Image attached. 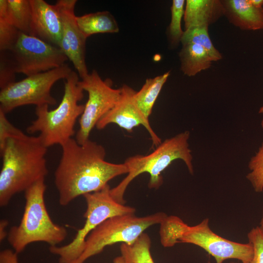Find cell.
Masks as SVG:
<instances>
[{"label":"cell","mask_w":263,"mask_h":263,"mask_svg":"<svg viewBox=\"0 0 263 263\" xmlns=\"http://www.w3.org/2000/svg\"><path fill=\"white\" fill-rule=\"evenodd\" d=\"M208 27H196L185 30L181 43H192L203 47L209 54L213 61L222 59V55L213 44L208 32Z\"/></svg>","instance_id":"22"},{"label":"cell","mask_w":263,"mask_h":263,"mask_svg":"<svg viewBox=\"0 0 263 263\" xmlns=\"http://www.w3.org/2000/svg\"><path fill=\"white\" fill-rule=\"evenodd\" d=\"M0 17L20 32L30 35L32 10L30 0H0Z\"/></svg>","instance_id":"18"},{"label":"cell","mask_w":263,"mask_h":263,"mask_svg":"<svg viewBox=\"0 0 263 263\" xmlns=\"http://www.w3.org/2000/svg\"><path fill=\"white\" fill-rule=\"evenodd\" d=\"M6 51L16 73L27 76L59 67L68 59L59 47L21 32L15 44Z\"/></svg>","instance_id":"11"},{"label":"cell","mask_w":263,"mask_h":263,"mask_svg":"<svg viewBox=\"0 0 263 263\" xmlns=\"http://www.w3.org/2000/svg\"><path fill=\"white\" fill-rule=\"evenodd\" d=\"M46 189L45 179H42L24 191L25 205L22 219L19 225L12 226L7 235L8 242L17 254L32 243L42 242L50 246H56L67 236L66 229L55 224L47 210Z\"/></svg>","instance_id":"5"},{"label":"cell","mask_w":263,"mask_h":263,"mask_svg":"<svg viewBox=\"0 0 263 263\" xmlns=\"http://www.w3.org/2000/svg\"><path fill=\"white\" fill-rule=\"evenodd\" d=\"M109 185L102 189L84 195L87 208L84 214L86 221L77 230L75 238L68 244L61 246H50L49 250L59 257V263H74L82 253L89 234L107 219L113 216L134 214V208L125 206L115 200Z\"/></svg>","instance_id":"7"},{"label":"cell","mask_w":263,"mask_h":263,"mask_svg":"<svg viewBox=\"0 0 263 263\" xmlns=\"http://www.w3.org/2000/svg\"><path fill=\"white\" fill-rule=\"evenodd\" d=\"M248 167L250 171L246 176L247 179L256 192H263V142Z\"/></svg>","instance_id":"24"},{"label":"cell","mask_w":263,"mask_h":263,"mask_svg":"<svg viewBox=\"0 0 263 263\" xmlns=\"http://www.w3.org/2000/svg\"><path fill=\"white\" fill-rule=\"evenodd\" d=\"M47 148L39 136L24 135L7 139L0 151V206H6L16 194L25 191L48 173Z\"/></svg>","instance_id":"2"},{"label":"cell","mask_w":263,"mask_h":263,"mask_svg":"<svg viewBox=\"0 0 263 263\" xmlns=\"http://www.w3.org/2000/svg\"><path fill=\"white\" fill-rule=\"evenodd\" d=\"M167 216L164 213L158 212L144 217L130 214L107 219L89 234L82 253L74 263H84L101 253L105 247L117 243L133 244L146 229L160 224Z\"/></svg>","instance_id":"8"},{"label":"cell","mask_w":263,"mask_h":263,"mask_svg":"<svg viewBox=\"0 0 263 263\" xmlns=\"http://www.w3.org/2000/svg\"><path fill=\"white\" fill-rule=\"evenodd\" d=\"M224 16L243 30L263 29V8H257L249 0H221Z\"/></svg>","instance_id":"15"},{"label":"cell","mask_w":263,"mask_h":263,"mask_svg":"<svg viewBox=\"0 0 263 263\" xmlns=\"http://www.w3.org/2000/svg\"><path fill=\"white\" fill-rule=\"evenodd\" d=\"M32 20L30 35L59 48L62 24L58 9L43 0H30Z\"/></svg>","instance_id":"14"},{"label":"cell","mask_w":263,"mask_h":263,"mask_svg":"<svg viewBox=\"0 0 263 263\" xmlns=\"http://www.w3.org/2000/svg\"><path fill=\"white\" fill-rule=\"evenodd\" d=\"M260 227L263 230V209L262 211V216L260 222Z\"/></svg>","instance_id":"32"},{"label":"cell","mask_w":263,"mask_h":263,"mask_svg":"<svg viewBox=\"0 0 263 263\" xmlns=\"http://www.w3.org/2000/svg\"><path fill=\"white\" fill-rule=\"evenodd\" d=\"M61 148L55 183L62 206L68 205L79 196L98 191L113 178L128 173L124 163L106 161L104 147L90 139L79 144L72 138Z\"/></svg>","instance_id":"1"},{"label":"cell","mask_w":263,"mask_h":263,"mask_svg":"<svg viewBox=\"0 0 263 263\" xmlns=\"http://www.w3.org/2000/svg\"><path fill=\"white\" fill-rule=\"evenodd\" d=\"M229 263H234V262H230Z\"/></svg>","instance_id":"34"},{"label":"cell","mask_w":263,"mask_h":263,"mask_svg":"<svg viewBox=\"0 0 263 263\" xmlns=\"http://www.w3.org/2000/svg\"><path fill=\"white\" fill-rule=\"evenodd\" d=\"M250 3L257 8H262L263 0H249Z\"/></svg>","instance_id":"31"},{"label":"cell","mask_w":263,"mask_h":263,"mask_svg":"<svg viewBox=\"0 0 263 263\" xmlns=\"http://www.w3.org/2000/svg\"><path fill=\"white\" fill-rule=\"evenodd\" d=\"M259 113H263V106L260 108ZM261 126L263 128V119L262 120L261 122Z\"/></svg>","instance_id":"33"},{"label":"cell","mask_w":263,"mask_h":263,"mask_svg":"<svg viewBox=\"0 0 263 263\" xmlns=\"http://www.w3.org/2000/svg\"><path fill=\"white\" fill-rule=\"evenodd\" d=\"M72 70L67 64L51 70L27 76L15 82L0 92V110L6 114L27 105H54L57 101L51 95L53 85L66 79Z\"/></svg>","instance_id":"9"},{"label":"cell","mask_w":263,"mask_h":263,"mask_svg":"<svg viewBox=\"0 0 263 263\" xmlns=\"http://www.w3.org/2000/svg\"><path fill=\"white\" fill-rule=\"evenodd\" d=\"M24 135L25 134L21 130L9 121L6 113L0 110V151L4 148L8 138L21 137Z\"/></svg>","instance_id":"27"},{"label":"cell","mask_w":263,"mask_h":263,"mask_svg":"<svg viewBox=\"0 0 263 263\" xmlns=\"http://www.w3.org/2000/svg\"><path fill=\"white\" fill-rule=\"evenodd\" d=\"M150 244L149 236L143 233L133 244L123 243L120 246L121 255L132 263H154L150 251Z\"/></svg>","instance_id":"21"},{"label":"cell","mask_w":263,"mask_h":263,"mask_svg":"<svg viewBox=\"0 0 263 263\" xmlns=\"http://www.w3.org/2000/svg\"><path fill=\"white\" fill-rule=\"evenodd\" d=\"M79 84L88 94L75 139L78 144H83L89 140L90 133L98 121L117 103L121 89L113 88L112 80L103 79L95 70L79 80Z\"/></svg>","instance_id":"10"},{"label":"cell","mask_w":263,"mask_h":263,"mask_svg":"<svg viewBox=\"0 0 263 263\" xmlns=\"http://www.w3.org/2000/svg\"><path fill=\"white\" fill-rule=\"evenodd\" d=\"M208 218L199 224L189 226L179 217L167 216L160 225V241L164 247H171L177 243L191 244L204 249L213 256L216 263L229 259H238L248 263L252 259V244H242L227 240L213 232Z\"/></svg>","instance_id":"3"},{"label":"cell","mask_w":263,"mask_h":263,"mask_svg":"<svg viewBox=\"0 0 263 263\" xmlns=\"http://www.w3.org/2000/svg\"><path fill=\"white\" fill-rule=\"evenodd\" d=\"M182 45L179 57L180 69L184 75L193 76L210 67L213 60L203 47L192 43Z\"/></svg>","instance_id":"17"},{"label":"cell","mask_w":263,"mask_h":263,"mask_svg":"<svg viewBox=\"0 0 263 263\" xmlns=\"http://www.w3.org/2000/svg\"><path fill=\"white\" fill-rule=\"evenodd\" d=\"M77 25L86 38L99 33H116L119 29L113 15L103 11L76 16Z\"/></svg>","instance_id":"19"},{"label":"cell","mask_w":263,"mask_h":263,"mask_svg":"<svg viewBox=\"0 0 263 263\" xmlns=\"http://www.w3.org/2000/svg\"><path fill=\"white\" fill-rule=\"evenodd\" d=\"M169 75V71L154 78H148L141 89L135 92L134 101L147 117L151 114L154 103Z\"/></svg>","instance_id":"20"},{"label":"cell","mask_w":263,"mask_h":263,"mask_svg":"<svg viewBox=\"0 0 263 263\" xmlns=\"http://www.w3.org/2000/svg\"><path fill=\"white\" fill-rule=\"evenodd\" d=\"M76 0H58L57 6L62 24L59 48L73 63L79 76L83 79L89 74L85 62L86 39L76 20L75 7Z\"/></svg>","instance_id":"12"},{"label":"cell","mask_w":263,"mask_h":263,"mask_svg":"<svg viewBox=\"0 0 263 263\" xmlns=\"http://www.w3.org/2000/svg\"><path fill=\"white\" fill-rule=\"evenodd\" d=\"M0 263H19L18 254L12 251L7 252L1 256Z\"/></svg>","instance_id":"29"},{"label":"cell","mask_w":263,"mask_h":263,"mask_svg":"<svg viewBox=\"0 0 263 263\" xmlns=\"http://www.w3.org/2000/svg\"><path fill=\"white\" fill-rule=\"evenodd\" d=\"M247 238L254 249L253 258L248 263H263V230L259 226L253 227L248 233Z\"/></svg>","instance_id":"28"},{"label":"cell","mask_w":263,"mask_h":263,"mask_svg":"<svg viewBox=\"0 0 263 263\" xmlns=\"http://www.w3.org/2000/svg\"><path fill=\"white\" fill-rule=\"evenodd\" d=\"M189 134L188 131L181 132L165 139L149 154H138L127 158L124 163L128 169V173L117 186L111 188L113 198L124 204V195L127 187L134 178L144 172L150 175L149 187L158 188L163 183L161 173L176 159L183 160L189 173L193 174L192 156L188 143Z\"/></svg>","instance_id":"6"},{"label":"cell","mask_w":263,"mask_h":263,"mask_svg":"<svg viewBox=\"0 0 263 263\" xmlns=\"http://www.w3.org/2000/svg\"><path fill=\"white\" fill-rule=\"evenodd\" d=\"M78 76L72 71L65 79L64 94L56 108L49 110L47 105L36 107L37 118L27 128V132H39V137L47 148L56 144L61 146L75 133L76 121L84 110V105L78 104L84 96Z\"/></svg>","instance_id":"4"},{"label":"cell","mask_w":263,"mask_h":263,"mask_svg":"<svg viewBox=\"0 0 263 263\" xmlns=\"http://www.w3.org/2000/svg\"><path fill=\"white\" fill-rule=\"evenodd\" d=\"M20 32L5 18L0 17V51L10 49L18 39Z\"/></svg>","instance_id":"26"},{"label":"cell","mask_w":263,"mask_h":263,"mask_svg":"<svg viewBox=\"0 0 263 263\" xmlns=\"http://www.w3.org/2000/svg\"><path fill=\"white\" fill-rule=\"evenodd\" d=\"M221 0H187L184 11L185 30L207 27L224 16Z\"/></svg>","instance_id":"16"},{"label":"cell","mask_w":263,"mask_h":263,"mask_svg":"<svg viewBox=\"0 0 263 263\" xmlns=\"http://www.w3.org/2000/svg\"><path fill=\"white\" fill-rule=\"evenodd\" d=\"M120 97L115 105L97 122L95 127L102 130L110 124H115L128 132L134 128L143 126L148 132L153 145L156 147L162 142L152 129L149 118L137 106L134 100L135 91L126 84L121 87Z\"/></svg>","instance_id":"13"},{"label":"cell","mask_w":263,"mask_h":263,"mask_svg":"<svg viewBox=\"0 0 263 263\" xmlns=\"http://www.w3.org/2000/svg\"><path fill=\"white\" fill-rule=\"evenodd\" d=\"M184 0H173L171 6V20L168 29V36L170 44L172 47L180 42L184 31L181 27V21L184 15Z\"/></svg>","instance_id":"23"},{"label":"cell","mask_w":263,"mask_h":263,"mask_svg":"<svg viewBox=\"0 0 263 263\" xmlns=\"http://www.w3.org/2000/svg\"><path fill=\"white\" fill-rule=\"evenodd\" d=\"M15 69L7 51H0V88L2 89L16 82Z\"/></svg>","instance_id":"25"},{"label":"cell","mask_w":263,"mask_h":263,"mask_svg":"<svg viewBox=\"0 0 263 263\" xmlns=\"http://www.w3.org/2000/svg\"><path fill=\"white\" fill-rule=\"evenodd\" d=\"M8 222L6 220H2L0 222V241H2L6 237V228L8 225Z\"/></svg>","instance_id":"30"}]
</instances>
